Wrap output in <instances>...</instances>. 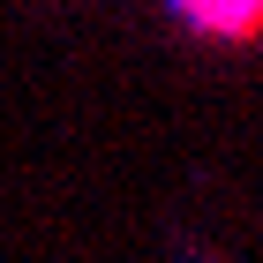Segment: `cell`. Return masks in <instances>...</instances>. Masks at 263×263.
<instances>
[{"mask_svg":"<svg viewBox=\"0 0 263 263\" xmlns=\"http://www.w3.org/2000/svg\"><path fill=\"white\" fill-rule=\"evenodd\" d=\"M173 15L211 45H248L263 38V0H173Z\"/></svg>","mask_w":263,"mask_h":263,"instance_id":"6da1fadb","label":"cell"}]
</instances>
